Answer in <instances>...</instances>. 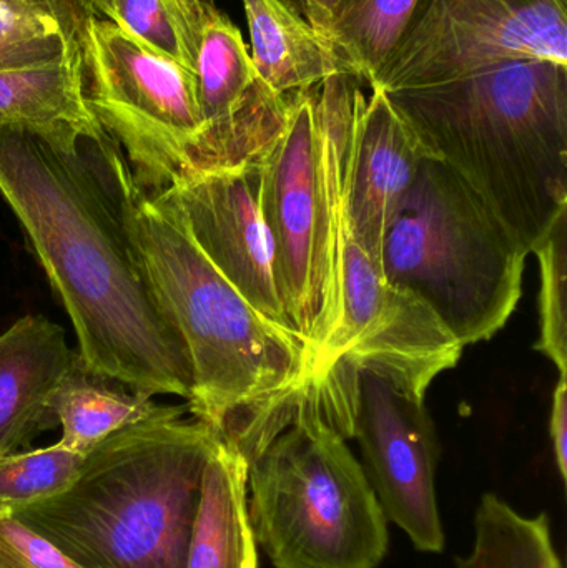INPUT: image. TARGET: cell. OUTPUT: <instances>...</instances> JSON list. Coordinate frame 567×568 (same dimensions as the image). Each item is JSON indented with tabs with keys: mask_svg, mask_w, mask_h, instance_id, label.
Wrapping results in <instances>:
<instances>
[{
	"mask_svg": "<svg viewBox=\"0 0 567 568\" xmlns=\"http://www.w3.org/2000/svg\"><path fill=\"white\" fill-rule=\"evenodd\" d=\"M0 126V195L65 307L87 371L149 396L192 399L189 351L160 303L95 142Z\"/></svg>",
	"mask_w": 567,
	"mask_h": 568,
	"instance_id": "cell-1",
	"label": "cell"
},
{
	"mask_svg": "<svg viewBox=\"0 0 567 568\" xmlns=\"http://www.w3.org/2000/svg\"><path fill=\"white\" fill-rule=\"evenodd\" d=\"M95 145L150 283L189 351V413L250 463L308 381L306 344L262 316L203 255L179 216L139 189L115 140L105 135Z\"/></svg>",
	"mask_w": 567,
	"mask_h": 568,
	"instance_id": "cell-2",
	"label": "cell"
},
{
	"mask_svg": "<svg viewBox=\"0 0 567 568\" xmlns=\"http://www.w3.org/2000/svg\"><path fill=\"white\" fill-rule=\"evenodd\" d=\"M386 95L529 253L567 213V65L513 60Z\"/></svg>",
	"mask_w": 567,
	"mask_h": 568,
	"instance_id": "cell-3",
	"label": "cell"
},
{
	"mask_svg": "<svg viewBox=\"0 0 567 568\" xmlns=\"http://www.w3.org/2000/svg\"><path fill=\"white\" fill-rule=\"evenodd\" d=\"M166 406L83 457L75 479L13 517L82 568H186L203 473L220 434Z\"/></svg>",
	"mask_w": 567,
	"mask_h": 568,
	"instance_id": "cell-4",
	"label": "cell"
},
{
	"mask_svg": "<svg viewBox=\"0 0 567 568\" xmlns=\"http://www.w3.org/2000/svg\"><path fill=\"white\" fill-rule=\"evenodd\" d=\"M360 90L353 77L335 75L292 93L282 132L256 159L260 205L283 301L310 361L338 321L342 226Z\"/></svg>",
	"mask_w": 567,
	"mask_h": 568,
	"instance_id": "cell-5",
	"label": "cell"
},
{
	"mask_svg": "<svg viewBox=\"0 0 567 568\" xmlns=\"http://www.w3.org/2000/svg\"><path fill=\"white\" fill-rule=\"evenodd\" d=\"M249 517L275 568H378L388 554L378 497L308 384L288 424L249 463Z\"/></svg>",
	"mask_w": 567,
	"mask_h": 568,
	"instance_id": "cell-6",
	"label": "cell"
},
{
	"mask_svg": "<svg viewBox=\"0 0 567 568\" xmlns=\"http://www.w3.org/2000/svg\"><path fill=\"white\" fill-rule=\"evenodd\" d=\"M529 252L445 163L425 159L386 230V282L425 301L463 346L492 339L523 293Z\"/></svg>",
	"mask_w": 567,
	"mask_h": 568,
	"instance_id": "cell-7",
	"label": "cell"
},
{
	"mask_svg": "<svg viewBox=\"0 0 567 568\" xmlns=\"http://www.w3.org/2000/svg\"><path fill=\"white\" fill-rule=\"evenodd\" d=\"M80 45L90 110L139 189L163 192L189 169L202 133L195 72L93 13L83 20Z\"/></svg>",
	"mask_w": 567,
	"mask_h": 568,
	"instance_id": "cell-8",
	"label": "cell"
},
{
	"mask_svg": "<svg viewBox=\"0 0 567 568\" xmlns=\"http://www.w3.org/2000/svg\"><path fill=\"white\" fill-rule=\"evenodd\" d=\"M308 386L326 423L346 440H358L360 463L388 523L419 552L442 554L446 537L436 494L439 449L425 399L340 361Z\"/></svg>",
	"mask_w": 567,
	"mask_h": 568,
	"instance_id": "cell-9",
	"label": "cell"
},
{
	"mask_svg": "<svg viewBox=\"0 0 567 568\" xmlns=\"http://www.w3.org/2000/svg\"><path fill=\"white\" fill-rule=\"evenodd\" d=\"M528 59L567 65V0H418L369 89H422Z\"/></svg>",
	"mask_w": 567,
	"mask_h": 568,
	"instance_id": "cell-10",
	"label": "cell"
},
{
	"mask_svg": "<svg viewBox=\"0 0 567 568\" xmlns=\"http://www.w3.org/2000/svg\"><path fill=\"white\" fill-rule=\"evenodd\" d=\"M153 196L179 216L203 255L262 316L298 336L286 313L260 205L256 160L219 169H185L169 189Z\"/></svg>",
	"mask_w": 567,
	"mask_h": 568,
	"instance_id": "cell-11",
	"label": "cell"
},
{
	"mask_svg": "<svg viewBox=\"0 0 567 568\" xmlns=\"http://www.w3.org/2000/svg\"><path fill=\"white\" fill-rule=\"evenodd\" d=\"M195 75L202 133L189 169L259 159L285 125L290 95H279L260 79L239 27L210 0Z\"/></svg>",
	"mask_w": 567,
	"mask_h": 568,
	"instance_id": "cell-12",
	"label": "cell"
},
{
	"mask_svg": "<svg viewBox=\"0 0 567 568\" xmlns=\"http://www.w3.org/2000/svg\"><path fill=\"white\" fill-rule=\"evenodd\" d=\"M360 90L353 113L346 225L379 262L383 239L428 159L383 90Z\"/></svg>",
	"mask_w": 567,
	"mask_h": 568,
	"instance_id": "cell-13",
	"label": "cell"
},
{
	"mask_svg": "<svg viewBox=\"0 0 567 568\" xmlns=\"http://www.w3.org/2000/svg\"><path fill=\"white\" fill-rule=\"evenodd\" d=\"M73 353L65 331L40 314H27L0 334V456L29 449L57 426L50 390Z\"/></svg>",
	"mask_w": 567,
	"mask_h": 568,
	"instance_id": "cell-14",
	"label": "cell"
},
{
	"mask_svg": "<svg viewBox=\"0 0 567 568\" xmlns=\"http://www.w3.org/2000/svg\"><path fill=\"white\" fill-rule=\"evenodd\" d=\"M0 126L50 142L102 140L107 133L87 103L82 45L62 62L0 70Z\"/></svg>",
	"mask_w": 567,
	"mask_h": 568,
	"instance_id": "cell-15",
	"label": "cell"
},
{
	"mask_svg": "<svg viewBox=\"0 0 567 568\" xmlns=\"http://www.w3.org/2000/svg\"><path fill=\"white\" fill-rule=\"evenodd\" d=\"M186 568H259L249 517V463L222 437L203 473Z\"/></svg>",
	"mask_w": 567,
	"mask_h": 568,
	"instance_id": "cell-16",
	"label": "cell"
},
{
	"mask_svg": "<svg viewBox=\"0 0 567 568\" xmlns=\"http://www.w3.org/2000/svg\"><path fill=\"white\" fill-rule=\"evenodd\" d=\"M260 79L279 95L345 75L322 33L285 0H242Z\"/></svg>",
	"mask_w": 567,
	"mask_h": 568,
	"instance_id": "cell-17",
	"label": "cell"
},
{
	"mask_svg": "<svg viewBox=\"0 0 567 568\" xmlns=\"http://www.w3.org/2000/svg\"><path fill=\"white\" fill-rule=\"evenodd\" d=\"M149 394L126 389L85 369L79 354L50 390L49 409L62 427L63 447L87 456L113 434L163 413Z\"/></svg>",
	"mask_w": 567,
	"mask_h": 568,
	"instance_id": "cell-18",
	"label": "cell"
},
{
	"mask_svg": "<svg viewBox=\"0 0 567 568\" xmlns=\"http://www.w3.org/2000/svg\"><path fill=\"white\" fill-rule=\"evenodd\" d=\"M418 0H343L320 33L342 73L372 85L405 33Z\"/></svg>",
	"mask_w": 567,
	"mask_h": 568,
	"instance_id": "cell-19",
	"label": "cell"
},
{
	"mask_svg": "<svg viewBox=\"0 0 567 568\" xmlns=\"http://www.w3.org/2000/svg\"><path fill=\"white\" fill-rule=\"evenodd\" d=\"M79 0H0V70L62 62L79 52Z\"/></svg>",
	"mask_w": 567,
	"mask_h": 568,
	"instance_id": "cell-20",
	"label": "cell"
},
{
	"mask_svg": "<svg viewBox=\"0 0 567 568\" xmlns=\"http://www.w3.org/2000/svg\"><path fill=\"white\" fill-rule=\"evenodd\" d=\"M456 568H565L545 513L525 516L496 494L475 514V540Z\"/></svg>",
	"mask_w": 567,
	"mask_h": 568,
	"instance_id": "cell-21",
	"label": "cell"
},
{
	"mask_svg": "<svg viewBox=\"0 0 567 568\" xmlns=\"http://www.w3.org/2000/svg\"><path fill=\"white\" fill-rule=\"evenodd\" d=\"M209 0H113L110 22L159 55L196 72Z\"/></svg>",
	"mask_w": 567,
	"mask_h": 568,
	"instance_id": "cell-22",
	"label": "cell"
},
{
	"mask_svg": "<svg viewBox=\"0 0 567 568\" xmlns=\"http://www.w3.org/2000/svg\"><path fill=\"white\" fill-rule=\"evenodd\" d=\"M85 456L57 443L43 449L0 456V510L13 513L62 493Z\"/></svg>",
	"mask_w": 567,
	"mask_h": 568,
	"instance_id": "cell-23",
	"label": "cell"
},
{
	"mask_svg": "<svg viewBox=\"0 0 567 568\" xmlns=\"http://www.w3.org/2000/svg\"><path fill=\"white\" fill-rule=\"evenodd\" d=\"M539 263V336L535 349L567 376V213L533 250Z\"/></svg>",
	"mask_w": 567,
	"mask_h": 568,
	"instance_id": "cell-24",
	"label": "cell"
},
{
	"mask_svg": "<svg viewBox=\"0 0 567 568\" xmlns=\"http://www.w3.org/2000/svg\"><path fill=\"white\" fill-rule=\"evenodd\" d=\"M0 568H82L53 544L0 510Z\"/></svg>",
	"mask_w": 567,
	"mask_h": 568,
	"instance_id": "cell-25",
	"label": "cell"
},
{
	"mask_svg": "<svg viewBox=\"0 0 567 568\" xmlns=\"http://www.w3.org/2000/svg\"><path fill=\"white\" fill-rule=\"evenodd\" d=\"M549 437L556 469L563 483L567 477V376H559L553 393L551 416H549Z\"/></svg>",
	"mask_w": 567,
	"mask_h": 568,
	"instance_id": "cell-26",
	"label": "cell"
},
{
	"mask_svg": "<svg viewBox=\"0 0 567 568\" xmlns=\"http://www.w3.org/2000/svg\"><path fill=\"white\" fill-rule=\"evenodd\" d=\"M310 26L320 29L343 0H285Z\"/></svg>",
	"mask_w": 567,
	"mask_h": 568,
	"instance_id": "cell-27",
	"label": "cell"
},
{
	"mask_svg": "<svg viewBox=\"0 0 567 568\" xmlns=\"http://www.w3.org/2000/svg\"><path fill=\"white\" fill-rule=\"evenodd\" d=\"M87 13L112 20L113 0H79Z\"/></svg>",
	"mask_w": 567,
	"mask_h": 568,
	"instance_id": "cell-28",
	"label": "cell"
}]
</instances>
